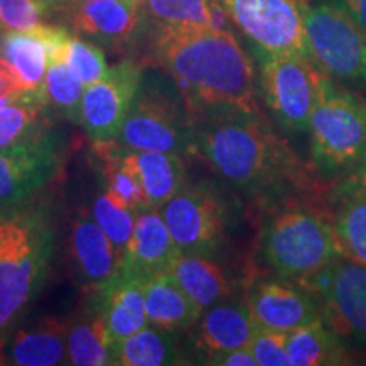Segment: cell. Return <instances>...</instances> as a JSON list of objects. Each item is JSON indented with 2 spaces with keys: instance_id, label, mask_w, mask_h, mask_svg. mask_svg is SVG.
Instances as JSON below:
<instances>
[{
  "instance_id": "ab89813d",
  "label": "cell",
  "mask_w": 366,
  "mask_h": 366,
  "mask_svg": "<svg viewBox=\"0 0 366 366\" xmlns=\"http://www.w3.org/2000/svg\"><path fill=\"white\" fill-rule=\"evenodd\" d=\"M41 4L46 7V11H49V9H58L61 7L63 4L66 2V0H39Z\"/></svg>"
},
{
  "instance_id": "ba28073f",
  "label": "cell",
  "mask_w": 366,
  "mask_h": 366,
  "mask_svg": "<svg viewBox=\"0 0 366 366\" xmlns=\"http://www.w3.org/2000/svg\"><path fill=\"white\" fill-rule=\"evenodd\" d=\"M192 116L185 102L144 79L119 131L117 143L134 151L190 153Z\"/></svg>"
},
{
  "instance_id": "9a60e30c",
  "label": "cell",
  "mask_w": 366,
  "mask_h": 366,
  "mask_svg": "<svg viewBox=\"0 0 366 366\" xmlns=\"http://www.w3.org/2000/svg\"><path fill=\"white\" fill-rule=\"evenodd\" d=\"M248 305L258 326L290 332L320 317L317 302L304 285L288 278H263L251 287Z\"/></svg>"
},
{
  "instance_id": "484cf974",
  "label": "cell",
  "mask_w": 366,
  "mask_h": 366,
  "mask_svg": "<svg viewBox=\"0 0 366 366\" xmlns=\"http://www.w3.org/2000/svg\"><path fill=\"white\" fill-rule=\"evenodd\" d=\"M183 356L173 332L154 326L143 329L122 340L112 350V365L121 366H167L182 365Z\"/></svg>"
},
{
  "instance_id": "1f68e13d",
  "label": "cell",
  "mask_w": 366,
  "mask_h": 366,
  "mask_svg": "<svg viewBox=\"0 0 366 366\" xmlns=\"http://www.w3.org/2000/svg\"><path fill=\"white\" fill-rule=\"evenodd\" d=\"M136 214L134 210L119 207L111 199H107L105 194L99 195L92 205V217L111 239L121 262L126 253L127 242L131 239L132 229H134Z\"/></svg>"
},
{
  "instance_id": "7a4b0ae2",
  "label": "cell",
  "mask_w": 366,
  "mask_h": 366,
  "mask_svg": "<svg viewBox=\"0 0 366 366\" xmlns=\"http://www.w3.org/2000/svg\"><path fill=\"white\" fill-rule=\"evenodd\" d=\"M151 51L175 81L190 114L259 111L253 59L231 31L157 26Z\"/></svg>"
},
{
  "instance_id": "7402d4cb",
  "label": "cell",
  "mask_w": 366,
  "mask_h": 366,
  "mask_svg": "<svg viewBox=\"0 0 366 366\" xmlns=\"http://www.w3.org/2000/svg\"><path fill=\"white\" fill-rule=\"evenodd\" d=\"M0 56L16 73L21 95L34 99L36 102L48 107L44 94L48 58L43 41L33 31H7L0 39Z\"/></svg>"
},
{
  "instance_id": "83f0119b",
  "label": "cell",
  "mask_w": 366,
  "mask_h": 366,
  "mask_svg": "<svg viewBox=\"0 0 366 366\" xmlns=\"http://www.w3.org/2000/svg\"><path fill=\"white\" fill-rule=\"evenodd\" d=\"M51 136L46 107L21 95L0 107V149L36 143Z\"/></svg>"
},
{
  "instance_id": "3957f363",
  "label": "cell",
  "mask_w": 366,
  "mask_h": 366,
  "mask_svg": "<svg viewBox=\"0 0 366 366\" xmlns=\"http://www.w3.org/2000/svg\"><path fill=\"white\" fill-rule=\"evenodd\" d=\"M56 244L49 209L31 199L0 205V340H6L48 280Z\"/></svg>"
},
{
  "instance_id": "d6a6232c",
  "label": "cell",
  "mask_w": 366,
  "mask_h": 366,
  "mask_svg": "<svg viewBox=\"0 0 366 366\" xmlns=\"http://www.w3.org/2000/svg\"><path fill=\"white\" fill-rule=\"evenodd\" d=\"M66 65L85 86L102 79L107 70L102 48L94 41L80 39L76 36H71L70 44H68Z\"/></svg>"
},
{
  "instance_id": "74e56055",
  "label": "cell",
  "mask_w": 366,
  "mask_h": 366,
  "mask_svg": "<svg viewBox=\"0 0 366 366\" xmlns=\"http://www.w3.org/2000/svg\"><path fill=\"white\" fill-rule=\"evenodd\" d=\"M332 4L366 29V0H334Z\"/></svg>"
},
{
  "instance_id": "603a6c76",
  "label": "cell",
  "mask_w": 366,
  "mask_h": 366,
  "mask_svg": "<svg viewBox=\"0 0 366 366\" xmlns=\"http://www.w3.org/2000/svg\"><path fill=\"white\" fill-rule=\"evenodd\" d=\"M170 273L202 312L232 295L227 274L204 254L180 253L172 264Z\"/></svg>"
},
{
  "instance_id": "6da1fadb",
  "label": "cell",
  "mask_w": 366,
  "mask_h": 366,
  "mask_svg": "<svg viewBox=\"0 0 366 366\" xmlns=\"http://www.w3.org/2000/svg\"><path fill=\"white\" fill-rule=\"evenodd\" d=\"M190 116V153L224 182L254 197H273L302 185L299 158L259 111L217 109Z\"/></svg>"
},
{
  "instance_id": "f1b7e54d",
  "label": "cell",
  "mask_w": 366,
  "mask_h": 366,
  "mask_svg": "<svg viewBox=\"0 0 366 366\" xmlns=\"http://www.w3.org/2000/svg\"><path fill=\"white\" fill-rule=\"evenodd\" d=\"M85 85L73 75L66 58H49L44 76V94L48 107L68 121L80 124L81 99Z\"/></svg>"
},
{
  "instance_id": "836d02e7",
  "label": "cell",
  "mask_w": 366,
  "mask_h": 366,
  "mask_svg": "<svg viewBox=\"0 0 366 366\" xmlns=\"http://www.w3.org/2000/svg\"><path fill=\"white\" fill-rule=\"evenodd\" d=\"M248 347L253 353L256 366H290L287 351V332L258 326Z\"/></svg>"
},
{
  "instance_id": "f546056e",
  "label": "cell",
  "mask_w": 366,
  "mask_h": 366,
  "mask_svg": "<svg viewBox=\"0 0 366 366\" xmlns=\"http://www.w3.org/2000/svg\"><path fill=\"white\" fill-rule=\"evenodd\" d=\"M146 12L157 26L209 27L210 19L221 12L222 0H143Z\"/></svg>"
},
{
  "instance_id": "8992f818",
  "label": "cell",
  "mask_w": 366,
  "mask_h": 366,
  "mask_svg": "<svg viewBox=\"0 0 366 366\" xmlns=\"http://www.w3.org/2000/svg\"><path fill=\"white\" fill-rule=\"evenodd\" d=\"M256 56L259 61V90L274 121L292 134H305L324 73L305 54L256 51Z\"/></svg>"
},
{
  "instance_id": "5bb4252c",
  "label": "cell",
  "mask_w": 366,
  "mask_h": 366,
  "mask_svg": "<svg viewBox=\"0 0 366 366\" xmlns=\"http://www.w3.org/2000/svg\"><path fill=\"white\" fill-rule=\"evenodd\" d=\"M143 0H66L61 9L75 33L104 48H121L134 38Z\"/></svg>"
},
{
  "instance_id": "30bf717a",
  "label": "cell",
  "mask_w": 366,
  "mask_h": 366,
  "mask_svg": "<svg viewBox=\"0 0 366 366\" xmlns=\"http://www.w3.org/2000/svg\"><path fill=\"white\" fill-rule=\"evenodd\" d=\"M222 6L256 51L309 56L305 39L307 0H222Z\"/></svg>"
},
{
  "instance_id": "ac0fdd59",
  "label": "cell",
  "mask_w": 366,
  "mask_h": 366,
  "mask_svg": "<svg viewBox=\"0 0 366 366\" xmlns=\"http://www.w3.org/2000/svg\"><path fill=\"white\" fill-rule=\"evenodd\" d=\"M144 280L132 277L119 267L112 280L100 288L97 294L90 295L104 314L111 351L122 340L149 324L144 307Z\"/></svg>"
},
{
  "instance_id": "60d3db41",
  "label": "cell",
  "mask_w": 366,
  "mask_h": 366,
  "mask_svg": "<svg viewBox=\"0 0 366 366\" xmlns=\"http://www.w3.org/2000/svg\"><path fill=\"white\" fill-rule=\"evenodd\" d=\"M7 365V356H6V340H0V366Z\"/></svg>"
},
{
  "instance_id": "4fadbf2b",
  "label": "cell",
  "mask_w": 366,
  "mask_h": 366,
  "mask_svg": "<svg viewBox=\"0 0 366 366\" xmlns=\"http://www.w3.org/2000/svg\"><path fill=\"white\" fill-rule=\"evenodd\" d=\"M61 157L53 136L36 143L0 149V205L34 199L56 180Z\"/></svg>"
},
{
  "instance_id": "8fae6325",
  "label": "cell",
  "mask_w": 366,
  "mask_h": 366,
  "mask_svg": "<svg viewBox=\"0 0 366 366\" xmlns=\"http://www.w3.org/2000/svg\"><path fill=\"white\" fill-rule=\"evenodd\" d=\"M304 285L314 295L320 317L334 332L366 345V267L341 256L307 278Z\"/></svg>"
},
{
  "instance_id": "cb8c5ba5",
  "label": "cell",
  "mask_w": 366,
  "mask_h": 366,
  "mask_svg": "<svg viewBox=\"0 0 366 366\" xmlns=\"http://www.w3.org/2000/svg\"><path fill=\"white\" fill-rule=\"evenodd\" d=\"M341 340L322 317L294 329L287 334L290 366L350 365L351 358Z\"/></svg>"
},
{
  "instance_id": "277c9868",
  "label": "cell",
  "mask_w": 366,
  "mask_h": 366,
  "mask_svg": "<svg viewBox=\"0 0 366 366\" xmlns=\"http://www.w3.org/2000/svg\"><path fill=\"white\" fill-rule=\"evenodd\" d=\"M307 132L319 172L327 177L351 173L366 157V100L322 75Z\"/></svg>"
},
{
  "instance_id": "ffe728a7",
  "label": "cell",
  "mask_w": 366,
  "mask_h": 366,
  "mask_svg": "<svg viewBox=\"0 0 366 366\" xmlns=\"http://www.w3.org/2000/svg\"><path fill=\"white\" fill-rule=\"evenodd\" d=\"M71 319L44 317L14 334L7 350V365H68V327Z\"/></svg>"
},
{
  "instance_id": "e575fe53",
  "label": "cell",
  "mask_w": 366,
  "mask_h": 366,
  "mask_svg": "<svg viewBox=\"0 0 366 366\" xmlns=\"http://www.w3.org/2000/svg\"><path fill=\"white\" fill-rule=\"evenodd\" d=\"M48 12L39 0H0V29L33 31Z\"/></svg>"
},
{
  "instance_id": "9c48e42d",
  "label": "cell",
  "mask_w": 366,
  "mask_h": 366,
  "mask_svg": "<svg viewBox=\"0 0 366 366\" xmlns=\"http://www.w3.org/2000/svg\"><path fill=\"white\" fill-rule=\"evenodd\" d=\"M159 212L180 253L189 254L216 253L231 222L227 200L209 182H185Z\"/></svg>"
},
{
  "instance_id": "e0dca14e",
  "label": "cell",
  "mask_w": 366,
  "mask_h": 366,
  "mask_svg": "<svg viewBox=\"0 0 366 366\" xmlns=\"http://www.w3.org/2000/svg\"><path fill=\"white\" fill-rule=\"evenodd\" d=\"M70 249L76 277L90 295L107 285L121 267L111 239L89 214H80L73 221Z\"/></svg>"
},
{
  "instance_id": "5b68a950",
  "label": "cell",
  "mask_w": 366,
  "mask_h": 366,
  "mask_svg": "<svg viewBox=\"0 0 366 366\" xmlns=\"http://www.w3.org/2000/svg\"><path fill=\"white\" fill-rule=\"evenodd\" d=\"M262 253L278 277L299 282L345 256L332 224L305 207L283 209L264 222Z\"/></svg>"
},
{
  "instance_id": "2e32d148",
  "label": "cell",
  "mask_w": 366,
  "mask_h": 366,
  "mask_svg": "<svg viewBox=\"0 0 366 366\" xmlns=\"http://www.w3.org/2000/svg\"><path fill=\"white\" fill-rule=\"evenodd\" d=\"M178 254L180 249L173 241L159 209L139 210L121 268L132 277L148 282L154 274L170 272Z\"/></svg>"
},
{
  "instance_id": "4dcf8cb0",
  "label": "cell",
  "mask_w": 366,
  "mask_h": 366,
  "mask_svg": "<svg viewBox=\"0 0 366 366\" xmlns=\"http://www.w3.org/2000/svg\"><path fill=\"white\" fill-rule=\"evenodd\" d=\"M342 254L366 267V194L347 192L334 224Z\"/></svg>"
},
{
  "instance_id": "44dd1931",
  "label": "cell",
  "mask_w": 366,
  "mask_h": 366,
  "mask_svg": "<svg viewBox=\"0 0 366 366\" xmlns=\"http://www.w3.org/2000/svg\"><path fill=\"white\" fill-rule=\"evenodd\" d=\"M144 307L151 326L173 334L194 327L202 315V310L178 285L170 272L154 274L146 282Z\"/></svg>"
},
{
  "instance_id": "f35d334b",
  "label": "cell",
  "mask_w": 366,
  "mask_h": 366,
  "mask_svg": "<svg viewBox=\"0 0 366 366\" xmlns=\"http://www.w3.org/2000/svg\"><path fill=\"white\" fill-rule=\"evenodd\" d=\"M345 192H365L366 194V157L358 167L351 172L350 180L346 182Z\"/></svg>"
},
{
  "instance_id": "d6986e66",
  "label": "cell",
  "mask_w": 366,
  "mask_h": 366,
  "mask_svg": "<svg viewBox=\"0 0 366 366\" xmlns=\"http://www.w3.org/2000/svg\"><path fill=\"white\" fill-rule=\"evenodd\" d=\"M195 346L207 356L248 346L256 322L248 300H222L205 309L195 324Z\"/></svg>"
},
{
  "instance_id": "d4e9b609",
  "label": "cell",
  "mask_w": 366,
  "mask_h": 366,
  "mask_svg": "<svg viewBox=\"0 0 366 366\" xmlns=\"http://www.w3.org/2000/svg\"><path fill=\"white\" fill-rule=\"evenodd\" d=\"M68 365L105 366L112 365L111 340L107 324L94 299L84 312L70 320L66 337Z\"/></svg>"
},
{
  "instance_id": "52a82bcc",
  "label": "cell",
  "mask_w": 366,
  "mask_h": 366,
  "mask_svg": "<svg viewBox=\"0 0 366 366\" xmlns=\"http://www.w3.org/2000/svg\"><path fill=\"white\" fill-rule=\"evenodd\" d=\"M305 39L309 58L324 75L366 84V29L342 9L332 2L309 6Z\"/></svg>"
},
{
  "instance_id": "8d00e7d4",
  "label": "cell",
  "mask_w": 366,
  "mask_h": 366,
  "mask_svg": "<svg viewBox=\"0 0 366 366\" xmlns=\"http://www.w3.org/2000/svg\"><path fill=\"white\" fill-rule=\"evenodd\" d=\"M21 95V86L12 66L0 56V97L17 99Z\"/></svg>"
},
{
  "instance_id": "7c38bea8",
  "label": "cell",
  "mask_w": 366,
  "mask_h": 366,
  "mask_svg": "<svg viewBox=\"0 0 366 366\" xmlns=\"http://www.w3.org/2000/svg\"><path fill=\"white\" fill-rule=\"evenodd\" d=\"M143 81V70L132 59L109 66L102 79L85 86L80 126L92 141H116Z\"/></svg>"
},
{
  "instance_id": "4316f807",
  "label": "cell",
  "mask_w": 366,
  "mask_h": 366,
  "mask_svg": "<svg viewBox=\"0 0 366 366\" xmlns=\"http://www.w3.org/2000/svg\"><path fill=\"white\" fill-rule=\"evenodd\" d=\"M134 159L151 207L162 209L185 183L182 157L157 151H134Z\"/></svg>"
},
{
  "instance_id": "d590c367",
  "label": "cell",
  "mask_w": 366,
  "mask_h": 366,
  "mask_svg": "<svg viewBox=\"0 0 366 366\" xmlns=\"http://www.w3.org/2000/svg\"><path fill=\"white\" fill-rule=\"evenodd\" d=\"M207 365H217V366H256V361L253 358V353L248 346L234 347V350L222 351V353L209 356Z\"/></svg>"
},
{
  "instance_id": "b9f144b4",
  "label": "cell",
  "mask_w": 366,
  "mask_h": 366,
  "mask_svg": "<svg viewBox=\"0 0 366 366\" xmlns=\"http://www.w3.org/2000/svg\"><path fill=\"white\" fill-rule=\"evenodd\" d=\"M14 99H6V97H0V107H4V105H7L9 102H12Z\"/></svg>"
}]
</instances>
